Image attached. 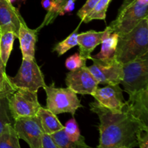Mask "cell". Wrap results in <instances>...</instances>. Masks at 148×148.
<instances>
[{
  "instance_id": "6da1fadb",
  "label": "cell",
  "mask_w": 148,
  "mask_h": 148,
  "mask_svg": "<svg viewBox=\"0 0 148 148\" xmlns=\"http://www.w3.org/2000/svg\"><path fill=\"white\" fill-rule=\"evenodd\" d=\"M90 111L99 117L100 138L96 148H133L138 146V140L148 126L132 115L123 107L121 111H112L97 104L90 103Z\"/></svg>"
},
{
  "instance_id": "7a4b0ae2",
  "label": "cell",
  "mask_w": 148,
  "mask_h": 148,
  "mask_svg": "<svg viewBox=\"0 0 148 148\" xmlns=\"http://www.w3.org/2000/svg\"><path fill=\"white\" fill-rule=\"evenodd\" d=\"M147 54L148 17H145L130 32L119 35L114 58L124 64Z\"/></svg>"
},
{
  "instance_id": "3957f363",
  "label": "cell",
  "mask_w": 148,
  "mask_h": 148,
  "mask_svg": "<svg viewBox=\"0 0 148 148\" xmlns=\"http://www.w3.org/2000/svg\"><path fill=\"white\" fill-rule=\"evenodd\" d=\"M145 17H148V0H124L117 17L108 27L112 33L124 34Z\"/></svg>"
},
{
  "instance_id": "277c9868",
  "label": "cell",
  "mask_w": 148,
  "mask_h": 148,
  "mask_svg": "<svg viewBox=\"0 0 148 148\" xmlns=\"http://www.w3.org/2000/svg\"><path fill=\"white\" fill-rule=\"evenodd\" d=\"M46 94V107L47 109L51 111L55 115L69 113L75 114L77 110L82 108L80 100L70 88H56L54 83L43 87Z\"/></svg>"
},
{
  "instance_id": "5b68a950",
  "label": "cell",
  "mask_w": 148,
  "mask_h": 148,
  "mask_svg": "<svg viewBox=\"0 0 148 148\" xmlns=\"http://www.w3.org/2000/svg\"><path fill=\"white\" fill-rule=\"evenodd\" d=\"M123 77L120 84L132 95L148 89V54L122 64Z\"/></svg>"
},
{
  "instance_id": "8992f818",
  "label": "cell",
  "mask_w": 148,
  "mask_h": 148,
  "mask_svg": "<svg viewBox=\"0 0 148 148\" xmlns=\"http://www.w3.org/2000/svg\"><path fill=\"white\" fill-rule=\"evenodd\" d=\"M10 80L16 89H26L38 91L46 85L44 75L35 59L23 58L21 66L14 77L9 76Z\"/></svg>"
},
{
  "instance_id": "52a82bcc",
  "label": "cell",
  "mask_w": 148,
  "mask_h": 148,
  "mask_svg": "<svg viewBox=\"0 0 148 148\" xmlns=\"http://www.w3.org/2000/svg\"><path fill=\"white\" fill-rule=\"evenodd\" d=\"M8 107L13 120L37 114L41 107L38 100V91L17 89L8 98Z\"/></svg>"
},
{
  "instance_id": "ba28073f",
  "label": "cell",
  "mask_w": 148,
  "mask_h": 148,
  "mask_svg": "<svg viewBox=\"0 0 148 148\" xmlns=\"http://www.w3.org/2000/svg\"><path fill=\"white\" fill-rule=\"evenodd\" d=\"M89 59L93 64L88 66V69L99 85H119L123 77L122 64L114 56L109 59H96L90 56Z\"/></svg>"
},
{
  "instance_id": "9c48e42d",
  "label": "cell",
  "mask_w": 148,
  "mask_h": 148,
  "mask_svg": "<svg viewBox=\"0 0 148 148\" xmlns=\"http://www.w3.org/2000/svg\"><path fill=\"white\" fill-rule=\"evenodd\" d=\"M13 127L19 139L24 140L30 148L41 147L44 132L37 114L16 119L14 120Z\"/></svg>"
},
{
  "instance_id": "30bf717a",
  "label": "cell",
  "mask_w": 148,
  "mask_h": 148,
  "mask_svg": "<svg viewBox=\"0 0 148 148\" xmlns=\"http://www.w3.org/2000/svg\"><path fill=\"white\" fill-rule=\"evenodd\" d=\"M65 81L67 88L81 95H92L99 85L86 66L68 72Z\"/></svg>"
},
{
  "instance_id": "8fae6325",
  "label": "cell",
  "mask_w": 148,
  "mask_h": 148,
  "mask_svg": "<svg viewBox=\"0 0 148 148\" xmlns=\"http://www.w3.org/2000/svg\"><path fill=\"white\" fill-rule=\"evenodd\" d=\"M92 96L98 105L112 111H121L125 104L123 90L119 85L98 88Z\"/></svg>"
},
{
  "instance_id": "7c38bea8",
  "label": "cell",
  "mask_w": 148,
  "mask_h": 148,
  "mask_svg": "<svg viewBox=\"0 0 148 148\" xmlns=\"http://www.w3.org/2000/svg\"><path fill=\"white\" fill-rule=\"evenodd\" d=\"M25 23L20 12L8 0H0V31L12 32L16 38L22 23Z\"/></svg>"
},
{
  "instance_id": "4fadbf2b",
  "label": "cell",
  "mask_w": 148,
  "mask_h": 148,
  "mask_svg": "<svg viewBox=\"0 0 148 148\" xmlns=\"http://www.w3.org/2000/svg\"><path fill=\"white\" fill-rule=\"evenodd\" d=\"M110 33H112L108 26L103 31H89L81 33L77 36V45L79 46V53L82 58L89 59L94 49L102 43L103 40Z\"/></svg>"
},
{
  "instance_id": "5bb4252c",
  "label": "cell",
  "mask_w": 148,
  "mask_h": 148,
  "mask_svg": "<svg viewBox=\"0 0 148 148\" xmlns=\"http://www.w3.org/2000/svg\"><path fill=\"white\" fill-rule=\"evenodd\" d=\"M130 95L124 108L130 114L148 126V89Z\"/></svg>"
},
{
  "instance_id": "9a60e30c",
  "label": "cell",
  "mask_w": 148,
  "mask_h": 148,
  "mask_svg": "<svg viewBox=\"0 0 148 148\" xmlns=\"http://www.w3.org/2000/svg\"><path fill=\"white\" fill-rule=\"evenodd\" d=\"M38 29H30L25 22L22 23L19 29L17 38L20 41V48L23 58L35 59V48L37 41Z\"/></svg>"
},
{
  "instance_id": "2e32d148",
  "label": "cell",
  "mask_w": 148,
  "mask_h": 148,
  "mask_svg": "<svg viewBox=\"0 0 148 148\" xmlns=\"http://www.w3.org/2000/svg\"><path fill=\"white\" fill-rule=\"evenodd\" d=\"M37 115L40 118L45 134L51 135L64 129V125L59 121L56 115L46 108L40 107L38 111Z\"/></svg>"
},
{
  "instance_id": "e0dca14e",
  "label": "cell",
  "mask_w": 148,
  "mask_h": 148,
  "mask_svg": "<svg viewBox=\"0 0 148 148\" xmlns=\"http://www.w3.org/2000/svg\"><path fill=\"white\" fill-rule=\"evenodd\" d=\"M50 136L59 148H90L85 143V137H82L80 140L74 141L69 138L64 129Z\"/></svg>"
},
{
  "instance_id": "ac0fdd59",
  "label": "cell",
  "mask_w": 148,
  "mask_h": 148,
  "mask_svg": "<svg viewBox=\"0 0 148 148\" xmlns=\"http://www.w3.org/2000/svg\"><path fill=\"white\" fill-rule=\"evenodd\" d=\"M119 34L112 33L106 36L103 40L101 44V51L92 57L96 59H109L114 57L116 51L117 42H118Z\"/></svg>"
},
{
  "instance_id": "d6986e66",
  "label": "cell",
  "mask_w": 148,
  "mask_h": 148,
  "mask_svg": "<svg viewBox=\"0 0 148 148\" xmlns=\"http://www.w3.org/2000/svg\"><path fill=\"white\" fill-rule=\"evenodd\" d=\"M13 124H7L0 134V148H21Z\"/></svg>"
},
{
  "instance_id": "ffe728a7",
  "label": "cell",
  "mask_w": 148,
  "mask_h": 148,
  "mask_svg": "<svg viewBox=\"0 0 148 148\" xmlns=\"http://www.w3.org/2000/svg\"><path fill=\"white\" fill-rule=\"evenodd\" d=\"M15 36L12 32H5L1 34L0 37V59L4 64L7 65L11 52L12 51L13 43Z\"/></svg>"
},
{
  "instance_id": "44dd1931",
  "label": "cell",
  "mask_w": 148,
  "mask_h": 148,
  "mask_svg": "<svg viewBox=\"0 0 148 148\" xmlns=\"http://www.w3.org/2000/svg\"><path fill=\"white\" fill-rule=\"evenodd\" d=\"M111 0H100L92 10L84 17L82 22L88 23L94 20H105L106 12Z\"/></svg>"
},
{
  "instance_id": "7402d4cb",
  "label": "cell",
  "mask_w": 148,
  "mask_h": 148,
  "mask_svg": "<svg viewBox=\"0 0 148 148\" xmlns=\"http://www.w3.org/2000/svg\"><path fill=\"white\" fill-rule=\"evenodd\" d=\"M79 26H80V24L67 38L57 43L53 48V51H56L59 56H62L67 52V51H69V49L77 46V36L79 34L77 31L79 28Z\"/></svg>"
},
{
  "instance_id": "603a6c76",
  "label": "cell",
  "mask_w": 148,
  "mask_h": 148,
  "mask_svg": "<svg viewBox=\"0 0 148 148\" xmlns=\"http://www.w3.org/2000/svg\"><path fill=\"white\" fill-rule=\"evenodd\" d=\"M14 120L11 116L8 107V99L0 98V134L7 124H13Z\"/></svg>"
},
{
  "instance_id": "cb8c5ba5",
  "label": "cell",
  "mask_w": 148,
  "mask_h": 148,
  "mask_svg": "<svg viewBox=\"0 0 148 148\" xmlns=\"http://www.w3.org/2000/svg\"><path fill=\"white\" fill-rule=\"evenodd\" d=\"M53 8L51 9V11L48 12H47L43 23L40 25V27H38L39 30H40L43 26L47 25L51 23L56 18V17H57L58 15H60L64 6L65 5V4H66V3L67 2V1H69V0H53ZM74 1H76V0H74Z\"/></svg>"
},
{
  "instance_id": "d4e9b609",
  "label": "cell",
  "mask_w": 148,
  "mask_h": 148,
  "mask_svg": "<svg viewBox=\"0 0 148 148\" xmlns=\"http://www.w3.org/2000/svg\"><path fill=\"white\" fill-rule=\"evenodd\" d=\"M64 130L69 138L74 141H77L83 137L81 135L77 123L74 117L66 121L65 125L64 126Z\"/></svg>"
},
{
  "instance_id": "484cf974",
  "label": "cell",
  "mask_w": 148,
  "mask_h": 148,
  "mask_svg": "<svg viewBox=\"0 0 148 148\" xmlns=\"http://www.w3.org/2000/svg\"><path fill=\"white\" fill-rule=\"evenodd\" d=\"M86 62L87 59L82 58L79 53H75L66 59L65 66L69 71H73L86 66Z\"/></svg>"
},
{
  "instance_id": "4316f807",
  "label": "cell",
  "mask_w": 148,
  "mask_h": 148,
  "mask_svg": "<svg viewBox=\"0 0 148 148\" xmlns=\"http://www.w3.org/2000/svg\"><path fill=\"white\" fill-rule=\"evenodd\" d=\"M17 90L10 80L9 76L4 79H0V98H7L11 96Z\"/></svg>"
},
{
  "instance_id": "83f0119b",
  "label": "cell",
  "mask_w": 148,
  "mask_h": 148,
  "mask_svg": "<svg viewBox=\"0 0 148 148\" xmlns=\"http://www.w3.org/2000/svg\"><path fill=\"white\" fill-rule=\"evenodd\" d=\"M100 0H88L86 1V3L82 6V8L77 12V16L80 18L81 21L92 10V8Z\"/></svg>"
},
{
  "instance_id": "f1b7e54d",
  "label": "cell",
  "mask_w": 148,
  "mask_h": 148,
  "mask_svg": "<svg viewBox=\"0 0 148 148\" xmlns=\"http://www.w3.org/2000/svg\"><path fill=\"white\" fill-rule=\"evenodd\" d=\"M40 148H59L56 143L53 142L50 135L47 134H43L42 138V146Z\"/></svg>"
},
{
  "instance_id": "f546056e",
  "label": "cell",
  "mask_w": 148,
  "mask_h": 148,
  "mask_svg": "<svg viewBox=\"0 0 148 148\" xmlns=\"http://www.w3.org/2000/svg\"><path fill=\"white\" fill-rule=\"evenodd\" d=\"M75 1H74V0H69V1H67V2L64 6L60 15H63L65 13L70 12L73 11L74 9H75Z\"/></svg>"
},
{
  "instance_id": "4dcf8cb0",
  "label": "cell",
  "mask_w": 148,
  "mask_h": 148,
  "mask_svg": "<svg viewBox=\"0 0 148 148\" xmlns=\"http://www.w3.org/2000/svg\"><path fill=\"white\" fill-rule=\"evenodd\" d=\"M138 146L140 148H148V134L144 132L138 140Z\"/></svg>"
},
{
  "instance_id": "1f68e13d",
  "label": "cell",
  "mask_w": 148,
  "mask_h": 148,
  "mask_svg": "<svg viewBox=\"0 0 148 148\" xmlns=\"http://www.w3.org/2000/svg\"><path fill=\"white\" fill-rule=\"evenodd\" d=\"M42 7L47 10V12H49L51 10V9L53 7V0H42L41 1Z\"/></svg>"
},
{
  "instance_id": "d6a6232c",
  "label": "cell",
  "mask_w": 148,
  "mask_h": 148,
  "mask_svg": "<svg viewBox=\"0 0 148 148\" xmlns=\"http://www.w3.org/2000/svg\"><path fill=\"white\" fill-rule=\"evenodd\" d=\"M5 67L6 66L4 64L1 59H0V79H4L8 77V75L6 74Z\"/></svg>"
},
{
  "instance_id": "836d02e7",
  "label": "cell",
  "mask_w": 148,
  "mask_h": 148,
  "mask_svg": "<svg viewBox=\"0 0 148 148\" xmlns=\"http://www.w3.org/2000/svg\"><path fill=\"white\" fill-rule=\"evenodd\" d=\"M119 148H128V147H119Z\"/></svg>"
},
{
  "instance_id": "e575fe53",
  "label": "cell",
  "mask_w": 148,
  "mask_h": 148,
  "mask_svg": "<svg viewBox=\"0 0 148 148\" xmlns=\"http://www.w3.org/2000/svg\"><path fill=\"white\" fill-rule=\"evenodd\" d=\"M0 37H1V31H0Z\"/></svg>"
},
{
  "instance_id": "d590c367",
  "label": "cell",
  "mask_w": 148,
  "mask_h": 148,
  "mask_svg": "<svg viewBox=\"0 0 148 148\" xmlns=\"http://www.w3.org/2000/svg\"><path fill=\"white\" fill-rule=\"evenodd\" d=\"M23 1H25V0H23Z\"/></svg>"
}]
</instances>
